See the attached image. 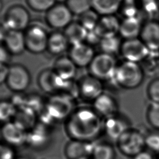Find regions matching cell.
Instances as JSON below:
<instances>
[{
	"label": "cell",
	"instance_id": "obj_1",
	"mask_svg": "<svg viewBox=\"0 0 159 159\" xmlns=\"http://www.w3.org/2000/svg\"><path fill=\"white\" fill-rule=\"evenodd\" d=\"M64 129L70 140L95 142L103 133V119L93 107H79L64 122Z\"/></svg>",
	"mask_w": 159,
	"mask_h": 159
},
{
	"label": "cell",
	"instance_id": "obj_2",
	"mask_svg": "<svg viewBox=\"0 0 159 159\" xmlns=\"http://www.w3.org/2000/svg\"><path fill=\"white\" fill-rule=\"evenodd\" d=\"M143 77V70L138 63L125 60L117 65L112 80L120 87L132 89L141 84Z\"/></svg>",
	"mask_w": 159,
	"mask_h": 159
},
{
	"label": "cell",
	"instance_id": "obj_3",
	"mask_svg": "<svg viewBox=\"0 0 159 159\" xmlns=\"http://www.w3.org/2000/svg\"><path fill=\"white\" fill-rule=\"evenodd\" d=\"M145 136L140 130L130 127L117 140V147L122 154L132 158L144 150Z\"/></svg>",
	"mask_w": 159,
	"mask_h": 159
},
{
	"label": "cell",
	"instance_id": "obj_4",
	"mask_svg": "<svg viewBox=\"0 0 159 159\" xmlns=\"http://www.w3.org/2000/svg\"><path fill=\"white\" fill-rule=\"evenodd\" d=\"M73 100L60 94L52 96L45 102L44 110L55 123L65 122L74 110Z\"/></svg>",
	"mask_w": 159,
	"mask_h": 159
},
{
	"label": "cell",
	"instance_id": "obj_5",
	"mask_svg": "<svg viewBox=\"0 0 159 159\" xmlns=\"http://www.w3.org/2000/svg\"><path fill=\"white\" fill-rule=\"evenodd\" d=\"M117 67L114 57L104 53L96 55L89 65L90 75L101 81L112 80Z\"/></svg>",
	"mask_w": 159,
	"mask_h": 159
},
{
	"label": "cell",
	"instance_id": "obj_6",
	"mask_svg": "<svg viewBox=\"0 0 159 159\" xmlns=\"http://www.w3.org/2000/svg\"><path fill=\"white\" fill-rule=\"evenodd\" d=\"M26 50L35 54L41 53L47 49L49 35L41 25L29 27L24 33Z\"/></svg>",
	"mask_w": 159,
	"mask_h": 159
},
{
	"label": "cell",
	"instance_id": "obj_7",
	"mask_svg": "<svg viewBox=\"0 0 159 159\" xmlns=\"http://www.w3.org/2000/svg\"><path fill=\"white\" fill-rule=\"evenodd\" d=\"M30 20V14L24 7L14 5L7 11L3 24L9 30L22 31L29 27Z\"/></svg>",
	"mask_w": 159,
	"mask_h": 159
},
{
	"label": "cell",
	"instance_id": "obj_8",
	"mask_svg": "<svg viewBox=\"0 0 159 159\" xmlns=\"http://www.w3.org/2000/svg\"><path fill=\"white\" fill-rule=\"evenodd\" d=\"M30 80V75L24 66L16 64L9 66L6 83L11 91L16 93L24 91L29 86Z\"/></svg>",
	"mask_w": 159,
	"mask_h": 159
},
{
	"label": "cell",
	"instance_id": "obj_9",
	"mask_svg": "<svg viewBox=\"0 0 159 159\" xmlns=\"http://www.w3.org/2000/svg\"><path fill=\"white\" fill-rule=\"evenodd\" d=\"M149 49L140 39L125 40L122 42L120 53L125 61L139 63L145 60L150 53Z\"/></svg>",
	"mask_w": 159,
	"mask_h": 159
},
{
	"label": "cell",
	"instance_id": "obj_10",
	"mask_svg": "<svg viewBox=\"0 0 159 159\" xmlns=\"http://www.w3.org/2000/svg\"><path fill=\"white\" fill-rule=\"evenodd\" d=\"M73 14L66 4H55L46 14V21L52 28L65 29L72 22Z\"/></svg>",
	"mask_w": 159,
	"mask_h": 159
},
{
	"label": "cell",
	"instance_id": "obj_11",
	"mask_svg": "<svg viewBox=\"0 0 159 159\" xmlns=\"http://www.w3.org/2000/svg\"><path fill=\"white\" fill-rule=\"evenodd\" d=\"M2 141L16 148L25 145L27 131L14 121L1 126Z\"/></svg>",
	"mask_w": 159,
	"mask_h": 159
},
{
	"label": "cell",
	"instance_id": "obj_12",
	"mask_svg": "<svg viewBox=\"0 0 159 159\" xmlns=\"http://www.w3.org/2000/svg\"><path fill=\"white\" fill-rule=\"evenodd\" d=\"M51 140L50 128L37 122L27 131L25 145L34 150L45 148Z\"/></svg>",
	"mask_w": 159,
	"mask_h": 159
},
{
	"label": "cell",
	"instance_id": "obj_13",
	"mask_svg": "<svg viewBox=\"0 0 159 159\" xmlns=\"http://www.w3.org/2000/svg\"><path fill=\"white\" fill-rule=\"evenodd\" d=\"M130 127L129 120L119 114L103 119V133L116 142Z\"/></svg>",
	"mask_w": 159,
	"mask_h": 159
},
{
	"label": "cell",
	"instance_id": "obj_14",
	"mask_svg": "<svg viewBox=\"0 0 159 159\" xmlns=\"http://www.w3.org/2000/svg\"><path fill=\"white\" fill-rule=\"evenodd\" d=\"M96 142L70 140L64 148L67 159H90Z\"/></svg>",
	"mask_w": 159,
	"mask_h": 159
},
{
	"label": "cell",
	"instance_id": "obj_15",
	"mask_svg": "<svg viewBox=\"0 0 159 159\" xmlns=\"http://www.w3.org/2000/svg\"><path fill=\"white\" fill-rule=\"evenodd\" d=\"M78 84L80 96L86 101L93 102L104 93V88L101 80L91 75L86 76L81 79Z\"/></svg>",
	"mask_w": 159,
	"mask_h": 159
},
{
	"label": "cell",
	"instance_id": "obj_16",
	"mask_svg": "<svg viewBox=\"0 0 159 159\" xmlns=\"http://www.w3.org/2000/svg\"><path fill=\"white\" fill-rule=\"evenodd\" d=\"M38 83L42 90L53 96L60 93L64 81L57 75L53 69H47L39 74Z\"/></svg>",
	"mask_w": 159,
	"mask_h": 159
},
{
	"label": "cell",
	"instance_id": "obj_17",
	"mask_svg": "<svg viewBox=\"0 0 159 159\" xmlns=\"http://www.w3.org/2000/svg\"><path fill=\"white\" fill-rule=\"evenodd\" d=\"M95 55L92 47L84 42L71 45L68 57L77 67H84L89 66Z\"/></svg>",
	"mask_w": 159,
	"mask_h": 159
},
{
	"label": "cell",
	"instance_id": "obj_18",
	"mask_svg": "<svg viewBox=\"0 0 159 159\" xmlns=\"http://www.w3.org/2000/svg\"><path fill=\"white\" fill-rule=\"evenodd\" d=\"M93 109L103 119L119 114L118 104L109 94L103 93L93 102Z\"/></svg>",
	"mask_w": 159,
	"mask_h": 159
},
{
	"label": "cell",
	"instance_id": "obj_19",
	"mask_svg": "<svg viewBox=\"0 0 159 159\" xmlns=\"http://www.w3.org/2000/svg\"><path fill=\"white\" fill-rule=\"evenodd\" d=\"M140 39L150 51L159 50V23L149 21L143 26L140 32Z\"/></svg>",
	"mask_w": 159,
	"mask_h": 159
},
{
	"label": "cell",
	"instance_id": "obj_20",
	"mask_svg": "<svg viewBox=\"0 0 159 159\" xmlns=\"http://www.w3.org/2000/svg\"><path fill=\"white\" fill-rule=\"evenodd\" d=\"M120 22L114 15L103 16L99 18L94 30L101 39L115 36L119 33Z\"/></svg>",
	"mask_w": 159,
	"mask_h": 159
},
{
	"label": "cell",
	"instance_id": "obj_21",
	"mask_svg": "<svg viewBox=\"0 0 159 159\" xmlns=\"http://www.w3.org/2000/svg\"><path fill=\"white\" fill-rule=\"evenodd\" d=\"M77 66L69 57H60L55 62L53 71L64 81L73 80Z\"/></svg>",
	"mask_w": 159,
	"mask_h": 159
},
{
	"label": "cell",
	"instance_id": "obj_22",
	"mask_svg": "<svg viewBox=\"0 0 159 159\" xmlns=\"http://www.w3.org/2000/svg\"><path fill=\"white\" fill-rule=\"evenodd\" d=\"M4 42L7 51L12 55L21 54L26 50L25 35L22 31L9 30Z\"/></svg>",
	"mask_w": 159,
	"mask_h": 159
},
{
	"label": "cell",
	"instance_id": "obj_23",
	"mask_svg": "<svg viewBox=\"0 0 159 159\" xmlns=\"http://www.w3.org/2000/svg\"><path fill=\"white\" fill-rule=\"evenodd\" d=\"M142 29L141 23L137 17L124 18L120 22L119 31L120 36L125 40L138 38Z\"/></svg>",
	"mask_w": 159,
	"mask_h": 159
},
{
	"label": "cell",
	"instance_id": "obj_24",
	"mask_svg": "<svg viewBox=\"0 0 159 159\" xmlns=\"http://www.w3.org/2000/svg\"><path fill=\"white\" fill-rule=\"evenodd\" d=\"M69 43L71 45L84 43L85 42L88 30L79 22H71L64 31Z\"/></svg>",
	"mask_w": 159,
	"mask_h": 159
},
{
	"label": "cell",
	"instance_id": "obj_25",
	"mask_svg": "<svg viewBox=\"0 0 159 159\" xmlns=\"http://www.w3.org/2000/svg\"><path fill=\"white\" fill-rule=\"evenodd\" d=\"M122 2L123 0H91L92 9L101 16L114 15Z\"/></svg>",
	"mask_w": 159,
	"mask_h": 159
},
{
	"label": "cell",
	"instance_id": "obj_26",
	"mask_svg": "<svg viewBox=\"0 0 159 159\" xmlns=\"http://www.w3.org/2000/svg\"><path fill=\"white\" fill-rule=\"evenodd\" d=\"M12 121L28 131L37 123V114L29 108L24 107L17 110Z\"/></svg>",
	"mask_w": 159,
	"mask_h": 159
},
{
	"label": "cell",
	"instance_id": "obj_27",
	"mask_svg": "<svg viewBox=\"0 0 159 159\" xmlns=\"http://www.w3.org/2000/svg\"><path fill=\"white\" fill-rule=\"evenodd\" d=\"M69 44L64 33L55 32L49 35L47 49L53 55H60L67 49Z\"/></svg>",
	"mask_w": 159,
	"mask_h": 159
},
{
	"label": "cell",
	"instance_id": "obj_28",
	"mask_svg": "<svg viewBox=\"0 0 159 159\" xmlns=\"http://www.w3.org/2000/svg\"><path fill=\"white\" fill-rule=\"evenodd\" d=\"M114 147L107 142L95 143L90 159H116Z\"/></svg>",
	"mask_w": 159,
	"mask_h": 159
},
{
	"label": "cell",
	"instance_id": "obj_29",
	"mask_svg": "<svg viewBox=\"0 0 159 159\" xmlns=\"http://www.w3.org/2000/svg\"><path fill=\"white\" fill-rule=\"evenodd\" d=\"M99 46L102 53L113 55L120 52L122 42L117 36H112L101 39Z\"/></svg>",
	"mask_w": 159,
	"mask_h": 159
},
{
	"label": "cell",
	"instance_id": "obj_30",
	"mask_svg": "<svg viewBox=\"0 0 159 159\" xmlns=\"http://www.w3.org/2000/svg\"><path fill=\"white\" fill-rule=\"evenodd\" d=\"M17 109L9 100L0 101V124L3 125L13 120Z\"/></svg>",
	"mask_w": 159,
	"mask_h": 159
},
{
	"label": "cell",
	"instance_id": "obj_31",
	"mask_svg": "<svg viewBox=\"0 0 159 159\" xmlns=\"http://www.w3.org/2000/svg\"><path fill=\"white\" fill-rule=\"evenodd\" d=\"M65 4L73 14L79 16L92 9L91 0H67Z\"/></svg>",
	"mask_w": 159,
	"mask_h": 159
},
{
	"label": "cell",
	"instance_id": "obj_32",
	"mask_svg": "<svg viewBox=\"0 0 159 159\" xmlns=\"http://www.w3.org/2000/svg\"><path fill=\"white\" fill-rule=\"evenodd\" d=\"M99 14L93 9L80 16L79 22L88 31L95 29L99 20Z\"/></svg>",
	"mask_w": 159,
	"mask_h": 159
},
{
	"label": "cell",
	"instance_id": "obj_33",
	"mask_svg": "<svg viewBox=\"0 0 159 159\" xmlns=\"http://www.w3.org/2000/svg\"><path fill=\"white\" fill-rule=\"evenodd\" d=\"M146 119L153 129L159 130V103L150 102L147 109Z\"/></svg>",
	"mask_w": 159,
	"mask_h": 159
},
{
	"label": "cell",
	"instance_id": "obj_34",
	"mask_svg": "<svg viewBox=\"0 0 159 159\" xmlns=\"http://www.w3.org/2000/svg\"><path fill=\"white\" fill-rule=\"evenodd\" d=\"M58 94L73 100L78 96H80L79 84L74 82L73 80L65 81Z\"/></svg>",
	"mask_w": 159,
	"mask_h": 159
},
{
	"label": "cell",
	"instance_id": "obj_35",
	"mask_svg": "<svg viewBox=\"0 0 159 159\" xmlns=\"http://www.w3.org/2000/svg\"><path fill=\"white\" fill-rule=\"evenodd\" d=\"M145 147L150 152L159 153V130H153L145 134Z\"/></svg>",
	"mask_w": 159,
	"mask_h": 159
},
{
	"label": "cell",
	"instance_id": "obj_36",
	"mask_svg": "<svg viewBox=\"0 0 159 159\" xmlns=\"http://www.w3.org/2000/svg\"><path fill=\"white\" fill-rule=\"evenodd\" d=\"M55 0H26L27 5L37 12H47L55 4Z\"/></svg>",
	"mask_w": 159,
	"mask_h": 159
},
{
	"label": "cell",
	"instance_id": "obj_37",
	"mask_svg": "<svg viewBox=\"0 0 159 159\" xmlns=\"http://www.w3.org/2000/svg\"><path fill=\"white\" fill-rule=\"evenodd\" d=\"M147 93L151 102L159 103V78L154 79L149 83Z\"/></svg>",
	"mask_w": 159,
	"mask_h": 159
},
{
	"label": "cell",
	"instance_id": "obj_38",
	"mask_svg": "<svg viewBox=\"0 0 159 159\" xmlns=\"http://www.w3.org/2000/svg\"><path fill=\"white\" fill-rule=\"evenodd\" d=\"M17 157L14 147L0 142V159H16Z\"/></svg>",
	"mask_w": 159,
	"mask_h": 159
},
{
	"label": "cell",
	"instance_id": "obj_39",
	"mask_svg": "<svg viewBox=\"0 0 159 159\" xmlns=\"http://www.w3.org/2000/svg\"><path fill=\"white\" fill-rule=\"evenodd\" d=\"M9 66L6 65V63H0V85L6 83Z\"/></svg>",
	"mask_w": 159,
	"mask_h": 159
},
{
	"label": "cell",
	"instance_id": "obj_40",
	"mask_svg": "<svg viewBox=\"0 0 159 159\" xmlns=\"http://www.w3.org/2000/svg\"><path fill=\"white\" fill-rule=\"evenodd\" d=\"M132 159H155L152 153L147 150H143L134 157Z\"/></svg>",
	"mask_w": 159,
	"mask_h": 159
},
{
	"label": "cell",
	"instance_id": "obj_41",
	"mask_svg": "<svg viewBox=\"0 0 159 159\" xmlns=\"http://www.w3.org/2000/svg\"><path fill=\"white\" fill-rule=\"evenodd\" d=\"M8 52L5 47L0 45V63H6L8 60Z\"/></svg>",
	"mask_w": 159,
	"mask_h": 159
},
{
	"label": "cell",
	"instance_id": "obj_42",
	"mask_svg": "<svg viewBox=\"0 0 159 159\" xmlns=\"http://www.w3.org/2000/svg\"><path fill=\"white\" fill-rule=\"evenodd\" d=\"M9 31V30L7 29L3 23L0 25V42L4 41Z\"/></svg>",
	"mask_w": 159,
	"mask_h": 159
},
{
	"label": "cell",
	"instance_id": "obj_43",
	"mask_svg": "<svg viewBox=\"0 0 159 159\" xmlns=\"http://www.w3.org/2000/svg\"><path fill=\"white\" fill-rule=\"evenodd\" d=\"M16 159H30V158L26 156H20V157H17Z\"/></svg>",
	"mask_w": 159,
	"mask_h": 159
},
{
	"label": "cell",
	"instance_id": "obj_44",
	"mask_svg": "<svg viewBox=\"0 0 159 159\" xmlns=\"http://www.w3.org/2000/svg\"><path fill=\"white\" fill-rule=\"evenodd\" d=\"M2 7H3L2 1V0H0V12L2 10Z\"/></svg>",
	"mask_w": 159,
	"mask_h": 159
},
{
	"label": "cell",
	"instance_id": "obj_45",
	"mask_svg": "<svg viewBox=\"0 0 159 159\" xmlns=\"http://www.w3.org/2000/svg\"><path fill=\"white\" fill-rule=\"evenodd\" d=\"M66 1L67 0H55V1L56 2H60V3H61V2H66Z\"/></svg>",
	"mask_w": 159,
	"mask_h": 159
},
{
	"label": "cell",
	"instance_id": "obj_46",
	"mask_svg": "<svg viewBox=\"0 0 159 159\" xmlns=\"http://www.w3.org/2000/svg\"><path fill=\"white\" fill-rule=\"evenodd\" d=\"M2 141V137H1V127H0V142Z\"/></svg>",
	"mask_w": 159,
	"mask_h": 159
},
{
	"label": "cell",
	"instance_id": "obj_47",
	"mask_svg": "<svg viewBox=\"0 0 159 159\" xmlns=\"http://www.w3.org/2000/svg\"><path fill=\"white\" fill-rule=\"evenodd\" d=\"M158 159H159V157H158Z\"/></svg>",
	"mask_w": 159,
	"mask_h": 159
}]
</instances>
